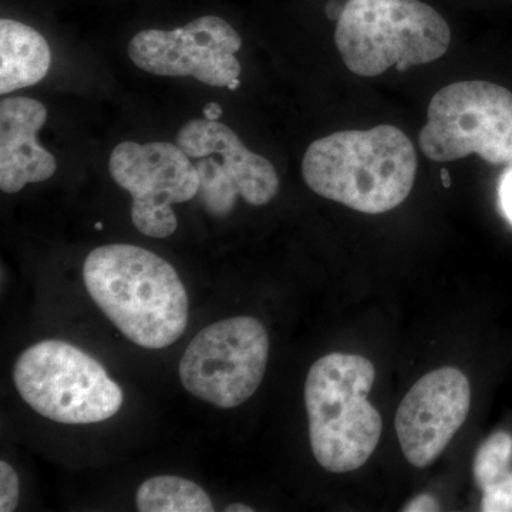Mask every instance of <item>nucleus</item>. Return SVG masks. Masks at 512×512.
I'll return each instance as SVG.
<instances>
[{"label": "nucleus", "instance_id": "obj_14", "mask_svg": "<svg viewBox=\"0 0 512 512\" xmlns=\"http://www.w3.org/2000/svg\"><path fill=\"white\" fill-rule=\"evenodd\" d=\"M140 512H212L210 495L183 477L157 476L144 481L137 491Z\"/></svg>", "mask_w": 512, "mask_h": 512}, {"label": "nucleus", "instance_id": "obj_4", "mask_svg": "<svg viewBox=\"0 0 512 512\" xmlns=\"http://www.w3.org/2000/svg\"><path fill=\"white\" fill-rule=\"evenodd\" d=\"M335 42L350 72L375 77L392 66L406 72L440 59L451 32L443 16L421 0H348Z\"/></svg>", "mask_w": 512, "mask_h": 512}, {"label": "nucleus", "instance_id": "obj_2", "mask_svg": "<svg viewBox=\"0 0 512 512\" xmlns=\"http://www.w3.org/2000/svg\"><path fill=\"white\" fill-rule=\"evenodd\" d=\"M416 173V148L393 126L330 134L313 141L302 161L303 180L313 192L372 215L403 204Z\"/></svg>", "mask_w": 512, "mask_h": 512}, {"label": "nucleus", "instance_id": "obj_9", "mask_svg": "<svg viewBox=\"0 0 512 512\" xmlns=\"http://www.w3.org/2000/svg\"><path fill=\"white\" fill-rule=\"evenodd\" d=\"M109 170L119 187L130 192L131 221L146 237L163 239L177 231L171 205L197 197L195 164L177 144L123 141L111 151Z\"/></svg>", "mask_w": 512, "mask_h": 512}, {"label": "nucleus", "instance_id": "obj_23", "mask_svg": "<svg viewBox=\"0 0 512 512\" xmlns=\"http://www.w3.org/2000/svg\"><path fill=\"white\" fill-rule=\"evenodd\" d=\"M239 86H241V82H239V77H238V79L232 80V82L229 83L227 87L229 90H231V92H234V90L239 89Z\"/></svg>", "mask_w": 512, "mask_h": 512}, {"label": "nucleus", "instance_id": "obj_19", "mask_svg": "<svg viewBox=\"0 0 512 512\" xmlns=\"http://www.w3.org/2000/svg\"><path fill=\"white\" fill-rule=\"evenodd\" d=\"M440 504L433 495L421 494L414 497L404 505L403 511L406 512H423V511H439Z\"/></svg>", "mask_w": 512, "mask_h": 512}, {"label": "nucleus", "instance_id": "obj_18", "mask_svg": "<svg viewBox=\"0 0 512 512\" xmlns=\"http://www.w3.org/2000/svg\"><path fill=\"white\" fill-rule=\"evenodd\" d=\"M498 202L504 217L512 225V164L508 165L498 183Z\"/></svg>", "mask_w": 512, "mask_h": 512}, {"label": "nucleus", "instance_id": "obj_10", "mask_svg": "<svg viewBox=\"0 0 512 512\" xmlns=\"http://www.w3.org/2000/svg\"><path fill=\"white\" fill-rule=\"evenodd\" d=\"M242 39L227 20L202 16L184 28L148 29L128 45V56L143 72L165 77H194L214 87H227L241 74L237 52Z\"/></svg>", "mask_w": 512, "mask_h": 512}, {"label": "nucleus", "instance_id": "obj_12", "mask_svg": "<svg viewBox=\"0 0 512 512\" xmlns=\"http://www.w3.org/2000/svg\"><path fill=\"white\" fill-rule=\"evenodd\" d=\"M46 120V107L35 99L8 97L0 103V190L6 194L56 173V158L37 143Z\"/></svg>", "mask_w": 512, "mask_h": 512}, {"label": "nucleus", "instance_id": "obj_6", "mask_svg": "<svg viewBox=\"0 0 512 512\" xmlns=\"http://www.w3.org/2000/svg\"><path fill=\"white\" fill-rule=\"evenodd\" d=\"M419 144L439 163L477 154L488 164H512V93L480 80L444 87L430 101Z\"/></svg>", "mask_w": 512, "mask_h": 512}, {"label": "nucleus", "instance_id": "obj_7", "mask_svg": "<svg viewBox=\"0 0 512 512\" xmlns=\"http://www.w3.org/2000/svg\"><path fill=\"white\" fill-rule=\"evenodd\" d=\"M268 357L265 326L251 316H235L202 329L185 350L178 372L192 396L234 409L261 386Z\"/></svg>", "mask_w": 512, "mask_h": 512}, {"label": "nucleus", "instance_id": "obj_15", "mask_svg": "<svg viewBox=\"0 0 512 512\" xmlns=\"http://www.w3.org/2000/svg\"><path fill=\"white\" fill-rule=\"evenodd\" d=\"M512 468V434L497 430L487 437L474 457V480L481 491L501 480Z\"/></svg>", "mask_w": 512, "mask_h": 512}, {"label": "nucleus", "instance_id": "obj_11", "mask_svg": "<svg viewBox=\"0 0 512 512\" xmlns=\"http://www.w3.org/2000/svg\"><path fill=\"white\" fill-rule=\"evenodd\" d=\"M470 407V382L457 367H441L421 377L394 419L406 460L417 468L433 464L467 420Z\"/></svg>", "mask_w": 512, "mask_h": 512}, {"label": "nucleus", "instance_id": "obj_17", "mask_svg": "<svg viewBox=\"0 0 512 512\" xmlns=\"http://www.w3.org/2000/svg\"><path fill=\"white\" fill-rule=\"evenodd\" d=\"M19 477L15 468L0 461V511L12 512L18 508Z\"/></svg>", "mask_w": 512, "mask_h": 512}, {"label": "nucleus", "instance_id": "obj_20", "mask_svg": "<svg viewBox=\"0 0 512 512\" xmlns=\"http://www.w3.org/2000/svg\"><path fill=\"white\" fill-rule=\"evenodd\" d=\"M222 113H224V110H222V107L218 103H208L207 106L202 109V114H204L205 119L211 121H218Z\"/></svg>", "mask_w": 512, "mask_h": 512}, {"label": "nucleus", "instance_id": "obj_13", "mask_svg": "<svg viewBox=\"0 0 512 512\" xmlns=\"http://www.w3.org/2000/svg\"><path fill=\"white\" fill-rule=\"evenodd\" d=\"M50 64L52 53L45 37L25 23L0 20V94L39 83Z\"/></svg>", "mask_w": 512, "mask_h": 512}, {"label": "nucleus", "instance_id": "obj_5", "mask_svg": "<svg viewBox=\"0 0 512 512\" xmlns=\"http://www.w3.org/2000/svg\"><path fill=\"white\" fill-rule=\"evenodd\" d=\"M13 382L23 400L46 419L62 424H94L119 413L123 390L86 352L43 340L18 357Z\"/></svg>", "mask_w": 512, "mask_h": 512}, {"label": "nucleus", "instance_id": "obj_24", "mask_svg": "<svg viewBox=\"0 0 512 512\" xmlns=\"http://www.w3.org/2000/svg\"><path fill=\"white\" fill-rule=\"evenodd\" d=\"M94 228L99 229V231H101V229H103V224H101V222H97V224L94 225Z\"/></svg>", "mask_w": 512, "mask_h": 512}, {"label": "nucleus", "instance_id": "obj_8", "mask_svg": "<svg viewBox=\"0 0 512 512\" xmlns=\"http://www.w3.org/2000/svg\"><path fill=\"white\" fill-rule=\"evenodd\" d=\"M177 146L198 160L197 197L212 217L231 214L238 197L261 207L278 194L279 177L271 161L252 153L225 124L207 119L188 121L177 134Z\"/></svg>", "mask_w": 512, "mask_h": 512}, {"label": "nucleus", "instance_id": "obj_22", "mask_svg": "<svg viewBox=\"0 0 512 512\" xmlns=\"http://www.w3.org/2000/svg\"><path fill=\"white\" fill-rule=\"evenodd\" d=\"M441 181H443L444 187L450 188L451 178L450 174H448L447 168H443V170H441Z\"/></svg>", "mask_w": 512, "mask_h": 512}, {"label": "nucleus", "instance_id": "obj_21", "mask_svg": "<svg viewBox=\"0 0 512 512\" xmlns=\"http://www.w3.org/2000/svg\"><path fill=\"white\" fill-rule=\"evenodd\" d=\"M254 508L245 504H232L225 508V512H254Z\"/></svg>", "mask_w": 512, "mask_h": 512}, {"label": "nucleus", "instance_id": "obj_1", "mask_svg": "<svg viewBox=\"0 0 512 512\" xmlns=\"http://www.w3.org/2000/svg\"><path fill=\"white\" fill-rule=\"evenodd\" d=\"M87 291L124 336L146 349H163L183 336L188 295L177 271L148 249L110 244L84 261Z\"/></svg>", "mask_w": 512, "mask_h": 512}, {"label": "nucleus", "instance_id": "obj_3", "mask_svg": "<svg viewBox=\"0 0 512 512\" xmlns=\"http://www.w3.org/2000/svg\"><path fill=\"white\" fill-rule=\"evenodd\" d=\"M363 356L330 353L313 363L305 383L309 439L316 461L330 473L365 466L382 437V416L367 396L375 383Z\"/></svg>", "mask_w": 512, "mask_h": 512}, {"label": "nucleus", "instance_id": "obj_16", "mask_svg": "<svg viewBox=\"0 0 512 512\" xmlns=\"http://www.w3.org/2000/svg\"><path fill=\"white\" fill-rule=\"evenodd\" d=\"M481 511L512 512V468L501 480L483 491Z\"/></svg>", "mask_w": 512, "mask_h": 512}]
</instances>
